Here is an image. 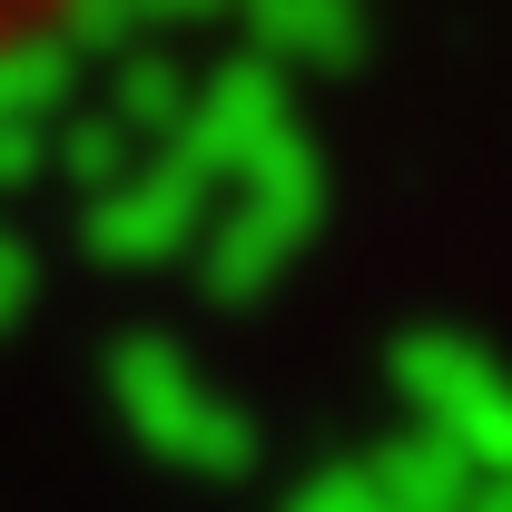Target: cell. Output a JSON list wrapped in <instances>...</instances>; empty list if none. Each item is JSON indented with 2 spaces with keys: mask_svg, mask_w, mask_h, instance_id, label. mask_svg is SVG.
I'll return each mask as SVG.
<instances>
[{
  "mask_svg": "<svg viewBox=\"0 0 512 512\" xmlns=\"http://www.w3.org/2000/svg\"><path fill=\"white\" fill-rule=\"evenodd\" d=\"M99 0H0V60H20V50H40V40H60L69 20H89Z\"/></svg>",
  "mask_w": 512,
  "mask_h": 512,
  "instance_id": "cell-1",
  "label": "cell"
}]
</instances>
